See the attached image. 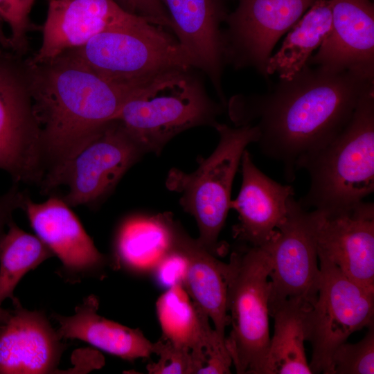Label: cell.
Returning a JSON list of instances; mask_svg holds the SVG:
<instances>
[{"mask_svg":"<svg viewBox=\"0 0 374 374\" xmlns=\"http://www.w3.org/2000/svg\"><path fill=\"white\" fill-rule=\"evenodd\" d=\"M72 51L100 77L127 87L139 86L172 69H195L175 35L147 19L105 30Z\"/></svg>","mask_w":374,"mask_h":374,"instance_id":"7","label":"cell"},{"mask_svg":"<svg viewBox=\"0 0 374 374\" xmlns=\"http://www.w3.org/2000/svg\"><path fill=\"white\" fill-rule=\"evenodd\" d=\"M332 27L308 65L374 79V5L370 0H330Z\"/></svg>","mask_w":374,"mask_h":374,"instance_id":"17","label":"cell"},{"mask_svg":"<svg viewBox=\"0 0 374 374\" xmlns=\"http://www.w3.org/2000/svg\"><path fill=\"white\" fill-rule=\"evenodd\" d=\"M374 373V323L364 338L355 344L339 346L332 359L331 374Z\"/></svg>","mask_w":374,"mask_h":374,"instance_id":"27","label":"cell"},{"mask_svg":"<svg viewBox=\"0 0 374 374\" xmlns=\"http://www.w3.org/2000/svg\"><path fill=\"white\" fill-rule=\"evenodd\" d=\"M0 243V308L3 301L13 294L17 285L29 271L54 256L37 236L30 234L13 221Z\"/></svg>","mask_w":374,"mask_h":374,"instance_id":"26","label":"cell"},{"mask_svg":"<svg viewBox=\"0 0 374 374\" xmlns=\"http://www.w3.org/2000/svg\"><path fill=\"white\" fill-rule=\"evenodd\" d=\"M163 338L189 350L198 374L231 373L232 361L225 341L211 327L209 318L193 301L181 283L170 286L156 303Z\"/></svg>","mask_w":374,"mask_h":374,"instance_id":"18","label":"cell"},{"mask_svg":"<svg viewBox=\"0 0 374 374\" xmlns=\"http://www.w3.org/2000/svg\"><path fill=\"white\" fill-rule=\"evenodd\" d=\"M143 19H146L125 10L114 0H49L42 44L26 65L47 62L81 47L105 30Z\"/></svg>","mask_w":374,"mask_h":374,"instance_id":"14","label":"cell"},{"mask_svg":"<svg viewBox=\"0 0 374 374\" xmlns=\"http://www.w3.org/2000/svg\"><path fill=\"white\" fill-rule=\"evenodd\" d=\"M318 212L303 207L294 196L275 235L265 245L269 256V313L281 302L297 299L312 306L320 283L317 224Z\"/></svg>","mask_w":374,"mask_h":374,"instance_id":"10","label":"cell"},{"mask_svg":"<svg viewBox=\"0 0 374 374\" xmlns=\"http://www.w3.org/2000/svg\"><path fill=\"white\" fill-rule=\"evenodd\" d=\"M125 10L172 32L170 18L161 0H114Z\"/></svg>","mask_w":374,"mask_h":374,"instance_id":"30","label":"cell"},{"mask_svg":"<svg viewBox=\"0 0 374 374\" xmlns=\"http://www.w3.org/2000/svg\"><path fill=\"white\" fill-rule=\"evenodd\" d=\"M297 170L310 177L299 201L306 209L332 213L374 191V87L362 98L350 120L329 143L303 158Z\"/></svg>","mask_w":374,"mask_h":374,"instance_id":"3","label":"cell"},{"mask_svg":"<svg viewBox=\"0 0 374 374\" xmlns=\"http://www.w3.org/2000/svg\"><path fill=\"white\" fill-rule=\"evenodd\" d=\"M0 308V374L57 371L66 348L44 312L24 308L17 298Z\"/></svg>","mask_w":374,"mask_h":374,"instance_id":"16","label":"cell"},{"mask_svg":"<svg viewBox=\"0 0 374 374\" xmlns=\"http://www.w3.org/2000/svg\"><path fill=\"white\" fill-rule=\"evenodd\" d=\"M27 66L29 90L38 125L47 193L55 179L81 147L113 121L139 86L109 82L68 51L51 61Z\"/></svg>","mask_w":374,"mask_h":374,"instance_id":"2","label":"cell"},{"mask_svg":"<svg viewBox=\"0 0 374 374\" xmlns=\"http://www.w3.org/2000/svg\"><path fill=\"white\" fill-rule=\"evenodd\" d=\"M27 195L19 189V184L15 183L6 193L0 195V243L6 234V227L13 220L14 211L21 209Z\"/></svg>","mask_w":374,"mask_h":374,"instance_id":"31","label":"cell"},{"mask_svg":"<svg viewBox=\"0 0 374 374\" xmlns=\"http://www.w3.org/2000/svg\"><path fill=\"white\" fill-rule=\"evenodd\" d=\"M1 20L0 19V42H1L3 46L8 48V37H6L2 33L1 29Z\"/></svg>","mask_w":374,"mask_h":374,"instance_id":"32","label":"cell"},{"mask_svg":"<svg viewBox=\"0 0 374 374\" xmlns=\"http://www.w3.org/2000/svg\"><path fill=\"white\" fill-rule=\"evenodd\" d=\"M0 169L15 184H37L44 175L39 131L26 70L0 51Z\"/></svg>","mask_w":374,"mask_h":374,"instance_id":"11","label":"cell"},{"mask_svg":"<svg viewBox=\"0 0 374 374\" xmlns=\"http://www.w3.org/2000/svg\"><path fill=\"white\" fill-rule=\"evenodd\" d=\"M317 0H238L222 30L224 59L235 69L252 68L268 80L273 49Z\"/></svg>","mask_w":374,"mask_h":374,"instance_id":"12","label":"cell"},{"mask_svg":"<svg viewBox=\"0 0 374 374\" xmlns=\"http://www.w3.org/2000/svg\"><path fill=\"white\" fill-rule=\"evenodd\" d=\"M153 353L159 359L147 365L150 374H198L199 366L191 353L163 337L153 343Z\"/></svg>","mask_w":374,"mask_h":374,"instance_id":"29","label":"cell"},{"mask_svg":"<svg viewBox=\"0 0 374 374\" xmlns=\"http://www.w3.org/2000/svg\"><path fill=\"white\" fill-rule=\"evenodd\" d=\"M195 68L163 72L136 88L116 121L144 152L159 154L175 136L188 129L215 127L222 105L208 95Z\"/></svg>","mask_w":374,"mask_h":374,"instance_id":"4","label":"cell"},{"mask_svg":"<svg viewBox=\"0 0 374 374\" xmlns=\"http://www.w3.org/2000/svg\"><path fill=\"white\" fill-rule=\"evenodd\" d=\"M331 27L330 0H317L290 30L278 51L270 57L267 66L268 75L277 73L280 79H289L301 71Z\"/></svg>","mask_w":374,"mask_h":374,"instance_id":"25","label":"cell"},{"mask_svg":"<svg viewBox=\"0 0 374 374\" xmlns=\"http://www.w3.org/2000/svg\"><path fill=\"white\" fill-rule=\"evenodd\" d=\"M269 253L265 246L243 244L224 264L226 310L231 330L225 338L238 374H261L269 345Z\"/></svg>","mask_w":374,"mask_h":374,"instance_id":"6","label":"cell"},{"mask_svg":"<svg viewBox=\"0 0 374 374\" xmlns=\"http://www.w3.org/2000/svg\"><path fill=\"white\" fill-rule=\"evenodd\" d=\"M98 299L90 295L76 306L71 316L52 314L62 339H77L107 353L133 361L149 357L153 353V343L139 328H131L105 319L98 314Z\"/></svg>","mask_w":374,"mask_h":374,"instance_id":"22","label":"cell"},{"mask_svg":"<svg viewBox=\"0 0 374 374\" xmlns=\"http://www.w3.org/2000/svg\"><path fill=\"white\" fill-rule=\"evenodd\" d=\"M179 228L170 213L125 216L114 234L111 267L137 276L153 274L175 250Z\"/></svg>","mask_w":374,"mask_h":374,"instance_id":"21","label":"cell"},{"mask_svg":"<svg viewBox=\"0 0 374 374\" xmlns=\"http://www.w3.org/2000/svg\"><path fill=\"white\" fill-rule=\"evenodd\" d=\"M240 165L241 188L231 202V208L238 213V222L233 227V237L243 244L261 247L273 238L285 220L288 199L294 195V189L262 172L247 149Z\"/></svg>","mask_w":374,"mask_h":374,"instance_id":"20","label":"cell"},{"mask_svg":"<svg viewBox=\"0 0 374 374\" xmlns=\"http://www.w3.org/2000/svg\"><path fill=\"white\" fill-rule=\"evenodd\" d=\"M21 209L36 235L61 261L57 274L66 282L104 276L110 257L100 253L77 215L60 195L34 202L28 195Z\"/></svg>","mask_w":374,"mask_h":374,"instance_id":"13","label":"cell"},{"mask_svg":"<svg viewBox=\"0 0 374 374\" xmlns=\"http://www.w3.org/2000/svg\"><path fill=\"white\" fill-rule=\"evenodd\" d=\"M317 212L318 253L374 292V204L362 201L338 212Z\"/></svg>","mask_w":374,"mask_h":374,"instance_id":"15","label":"cell"},{"mask_svg":"<svg viewBox=\"0 0 374 374\" xmlns=\"http://www.w3.org/2000/svg\"><path fill=\"white\" fill-rule=\"evenodd\" d=\"M172 22V32L211 80L222 104L226 105L222 88L225 64L220 26L228 14L221 0H161Z\"/></svg>","mask_w":374,"mask_h":374,"instance_id":"19","label":"cell"},{"mask_svg":"<svg viewBox=\"0 0 374 374\" xmlns=\"http://www.w3.org/2000/svg\"><path fill=\"white\" fill-rule=\"evenodd\" d=\"M374 79L351 71L306 65L262 94L237 95L228 111L235 126L257 127L261 152L283 166L288 182L298 163L333 139L348 124Z\"/></svg>","mask_w":374,"mask_h":374,"instance_id":"1","label":"cell"},{"mask_svg":"<svg viewBox=\"0 0 374 374\" xmlns=\"http://www.w3.org/2000/svg\"><path fill=\"white\" fill-rule=\"evenodd\" d=\"M214 128L219 142L210 156L201 159L193 172L170 170L166 186L180 195V205L197 222V241L215 256L225 249L218 238L231 209L235 173L244 151L257 142L259 133L252 125L230 127L218 122Z\"/></svg>","mask_w":374,"mask_h":374,"instance_id":"5","label":"cell"},{"mask_svg":"<svg viewBox=\"0 0 374 374\" xmlns=\"http://www.w3.org/2000/svg\"><path fill=\"white\" fill-rule=\"evenodd\" d=\"M145 154L113 120L98 130L65 165L49 195L64 186L66 192L60 196L69 206L96 207Z\"/></svg>","mask_w":374,"mask_h":374,"instance_id":"9","label":"cell"},{"mask_svg":"<svg viewBox=\"0 0 374 374\" xmlns=\"http://www.w3.org/2000/svg\"><path fill=\"white\" fill-rule=\"evenodd\" d=\"M318 256V295L308 318L307 341L312 348L309 365L312 373L331 374L337 348L374 323V292L348 278L324 256Z\"/></svg>","mask_w":374,"mask_h":374,"instance_id":"8","label":"cell"},{"mask_svg":"<svg viewBox=\"0 0 374 374\" xmlns=\"http://www.w3.org/2000/svg\"><path fill=\"white\" fill-rule=\"evenodd\" d=\"M313 306L297 299L284 301L269 311L274 320L261 374H312L305 341L308 313Z\"/></svg>","mask_w":374,"mask_h":374,"instance_id":"24","label":"cell"},{"mask_svg":"<svg viewBox=\"0 0 374 374\" xmlns=\"http://www.w3.org/2000/svg\"><path fill=\"white\" fill-rule=\"evenodd\" d=\"M175 249L185 260L182 285L192 301L211 319L225 341L230 319L226 310L224 262L202 247L180 227Z\"/></svg>","mask_w":374,"mask_h":374,"instance_id":"23","label":"cell"},{"mask_svg":"<svg viewBox=\"0 0 374 374\" xmlns=\"http://www.w3.org/2000/svg\"><path fill=\"white\" fill-rule=\"evenodd\" d=\"M35 0H0V19L10 30L8 48L15 54H24L28 46L27 36L33 25L30 12Z\"/></svg>","mask_w":374,"mask_h":374,"instance_id":"28","label":"cell"}]
</instances>
